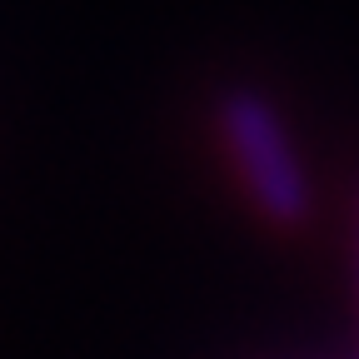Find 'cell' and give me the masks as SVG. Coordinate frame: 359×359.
I'll list each match as a JSON object with an SVG mask.
<instances>
[{
	"instance_id": "6da1fadb",
	"label": "cell",
	"mask_w": 359,
	"mask_h": 359,
	"mask_svg": "<svg viewBox=\"0 0 359 359\" xmlns=\"http://www.w3.org/2000/svg\"><path fill=\"white\" fill-rule=\"evenodd\" d=\"M215 120H219V135L230 145L245 185L259 205V215L280 230H299L309 219V175L299 165V150L290 140L285 120L275 115L264 95L255 90H224L219 105H215Z\"/></svg>"
},
{
	"instance_id": "7a4b0ae2",
	"label": "cell",
	"mask_w": 359,
	"mask_h": 359,
	"mask_svg": "<svg viewBox=\"0 0 359 359\" xmlns=\"http://www.w3.org/2000/svg\"><path fill=\"white\" fill-rule=\"evenodd\" d=\"M354 290H359V230H354Z\"/></svg>"
}]
</instances>
